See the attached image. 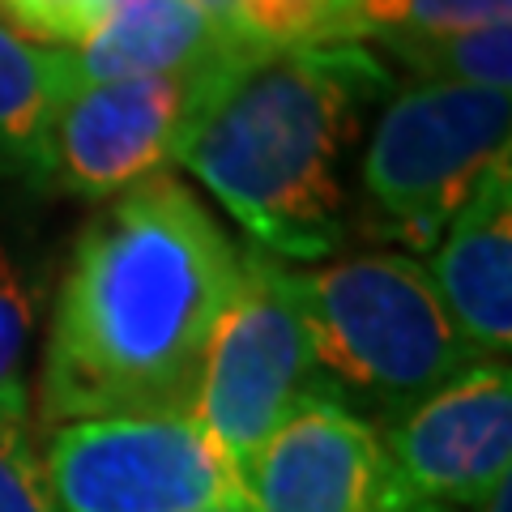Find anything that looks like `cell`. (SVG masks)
<instances>
[{
    "mask_svg": "<svg viewBox=\"0 0 512 512\" xmlns=\"http://www.w3.org/2000/svg\"><path fill=\"white\" fill-rule=\"evenodd\" d=\"M35 333V303H30V286L22 278V265L13 261V252L0 244V393L18 389L26 346Z\"/></svg>",
    "mask_w": 512,
    "mask_h": 512,
    "instance_id": "ac0fdd59",
    "label": "cell"
},
{
    "mask_svg": "<svg viewBox=\"0 0 512 512\" xmlns=\"http://www.w3.org/2000/svg\"><path fill=\"white\" fill-rule=\"evenodd\" d=\"M73 94L69 52L0 26V180L47 184V146L60 103Z\"/></svg>",
    "mask_w": 512,
    "mask_h": 512,
    "instance_id": "7c38bea8",
    "label": "cell"
},
{
    "mask_svg": "<svg viewBox=\"0 0 512 512\" xmlns=\"http://www.w3.org/2000/svg\"><path fill=\"white\" fill-rule=\"evenodd\" d=\"M218 512H252L248 504H239V508H218Z\"/></svg>",
    "mask_w": 512,
    "mask_h": 512,
    "instance_id": "7402d4cb",
    "label": "cell"
},
{
    "mask_svg": "<svg viewBox=\"0 0 512 512\" xmlns=\"http://www.w3.org/2000/svg\"><path fill=\"white\" fill-rule=\"evenodd\" d=\"M0 512H60L30 427L26 384L0 393Z\"/></svg>",
    "mask_w": 512,
    "mask_h": 512,
    "instance_id": "9a60e30c",
    "label": "cell"
},
{
    "mask_svg": "<svg viewBox=\"0 0 512 512\" xmlns=\"http://www.w3.org/2000/svg\"><path fill=\"white\" fill-rule=\"evenodd\" d=\"M192 5H197L218 30H227V35H231V22H235V5H239V0H192Z\"/></svg>",
    "mask_w": 512,
    "mask_h": 512,
    "instance_id": "d6986e66",
    "label": "cell"
},
{
    "mask_svg": "<svg viewBox=\"0 0 512 512\" xmlns=\"http://www.w3.org/2000/svg\"><path fill=\"white\" fill-rule=\"evenodd\" d=\"M384 448L414 500L448 512L478 508L512 474L508 359L470 363L461 376L397 414Z\"/></svg>",
    "mask_w": 512,
    "mask_h": 512,
    "instance_id": "ba28073f",
    "label": "cell"
},
{
    "mask_svg": "<svg viewBox=\"0 0 512 512\" xmlns=\"http://www.w3.org/2000/svg\"><path fill=\"white\" fill-rule=\"evenodd\" d=\"M192 69L82 86L60 103L47 146V184L82 201H111L171 163Z\"/></svg>",
    "mask_w": 512,
    "mask_h": 512,
    "instance_id": "9c48e42d",
    "label": "cell"
},
{
    "mask_svg": "<svg viewBox=\"0 0 512 512\" xmlns=\"http://www.w3.org/2000/svg\"><path fill=\"white\" fill-rule=\"evenodd\" d=\"M252 512H448L397 478L384 436L338 393H316L244 466Z\"/></svg>",
    "mask_w": 512,
    "mask_h": 512,
    "instance_id": "52a82bcc",
    "label": "cell"
},
{
    "mask_svg": "<svg viewBox=\"0 0 512 512\" xmlns=\"http://www.w3.org/2000/svg\"><path fill=\"white\" fill-rule=\"evenodd\" d=\"M235 39L218 30L192 0H141L107 13L103 30L69 52L73 90L124 82V77L188 73L214 60Z\"/></svg>",
    "mask_w": 512,
    "mask_h": 512,
    "instance_id": "8fae6325",
    "label": "cell"
},
{
    "mask_svg": "<svg viewBox=\"0 0 512 512\" xmlns=\"http://www.w3.org/2000/svg\"><path fill=\"white\" fill-rule=\"evenodd\" d=\"M239 248L184 180L158 171L77 235L39 372V423L188 410Z\"/></svg>",
    "mask_w": 512,
    "mask_h": 512,
    "instance_id": "6da1fadb",
    "label": "cell"
},
{
    "mask_svg": "<svg viewBox=\"0 0 512 512\" xmlns=\"http://www.w3.org/2000/svg\"><path fill=\"white\" fill-rule=\"evenodd\" d=\"M111 0H0V26L43 47H82L103 30Z\"/></svg>",
    "mask_w": 512,
    "mask_h": 512,
    "instance_id": "e0dca14e",
    "label": "cell"
},
{
    "mask_svg": "<svg viewBox=\"0 0 512 512\" xmlns=\"http://www.w3.org/2000/svg\"><path fill=\"white\" fill-rule=\"evenodd\" d=\"M474 512H508V483H504V487H495V491H491L487 500L478 504Z\"/></svg>",
    "mask_w": 512,
    "mask_h": 512,
    "instance_id": "ffe728a7",
    "label": "cell"
},
{
    "mask_svg": "<svg viewBox=\"0 0 512 512\" xmlns=\"http://www.w3.org/2000/svg\"><path fill=\"white\" fill-rule=\"evenodd\" d=\"M393 73L359 43H231L192 69L171 163L274 261H320L346 239L342 163Z\"/></svg>",
    "mask_w": 512,
    "mask_h": 512,
    "instance_id": "7a4b0ae2",
    "label": "cell"
},
{
    "mask_svg": "<svg viewBox=\"0 0 512 512\" xmlns=\"http://www.w3.org/2000/svg\"><path fill=\"white\" fill-rule=\"evenodd\" d=\"M431 282L478 359L512 346V163L500 158L474 184L431 248Z\"/></svg>",
    "mask_w": 512,
    "mask_h": 512,
    "instance_id": "30bf717a",
    "label": "cell"
},
{
    "mask_svg": "<svg viewBox=\"0 0 512 512\" xmlns=\"http://www.w3.org/2000/svg\"><path fill=\"white\" fill-rule=\"evenodd\" d=\"M414 82L478 86L512 94V22L448 35H380Z\"/></svg>",
    "mask_w": 512,
    "mask_h": 512,
    "instance_id": "4fadbf2b",
    "label": "cell"
},
{
    "mask_svg": "<svg viewBox=\"0 0 512 512\" xmlns=\"http://www.w3.org/2000/svg\"><path fill=\"white\" fill-rule=\"evenodd\" d=\"M43 470L60 512H218L244 478L192 410L94 414L47 427Z\"/></svg>",
    "mask_w": 512,
    "mask_h": 512,
    "instance_id": "8992f818",
    "label": "cell"
},
{
    "mask_svg": "<svg viewBox=\"0 0 512 512\" xmlns=\"http://www.w3.org/2000/svg\"><path fill=\"white\" fill-rule=\"evenodd\" d=\"M367 39L380 35H448L512 22V0H359Z\"/></svg>",
    "mask_w": 512,
    "mask_h": 512,
    "instance_id": "2e32d148",
    "label": "cell"
},
{
    "mask_svg": "<svg viewBox=\"0 0 512 512\" xmlns=\"http://www.w3.org/2000/svg\"><path fill=\"white\" fill-rule=\"evenodd\" d=\"M512 94L410 82L384 103L363 154V192L384 231L436 248L474 184L508 158Z\"/></svg>",
    "mask_w": 512,
    "mask_h": 512,
    "instance_id": "277c9868",
    "label": "cell"
},
{
    "mask_svg": "<svg viewBox=\"0 0 512 512\" xmlns=\"http://www.w3.org/2000/svg\"><path fill=\"white\" fill-rule=\"evenodd\" d=\"M286 282L308 320L316 367L329 389L359 397L389 419L470 363H483L414 256L363 252L316 269L286 265Z\"/></svg>",
    "mask_w": 512,
    "mask_h": 512,
    "instance_id": "3957f363",
    "label": "cell"
},
{
    "mask_svg": "<svg viewBox=\"0 0 512 512\" xmlns=\"http://www.w3.org/2000/svg\"><path fill=\"white\" fill-rule=\"evenodd\" d=\"M133 5H141V0H111V13H116V9H133Z\"/></svg>",
    "mask_w": 512,
    "mask_h": 512,
    "instance_id": "44dd1931",
    "label": "cell"
},
{
    "mask_svg": "<svg viewBox=\"0 0 512 512\" xmlns=\"http://www.w3.org/2000/svg\"><path fill=\"white\" fill-rule=\"evenodd\" d=\"M235 43L252 47H329L367 39L359 0H239Z\"/></svg>",
    "mask_w": 512,
    "mask_h": 512,
    "instance_id": "5bb4252c",
    "label": "cell"
},
{
    "mask_svg": "<svg viewBox=\"0 0 512 512\" xmlns=\"http://www.w3.org/2000/svg\"><path fill=\"white\" fill-rule=\"evenodd\" d=\"M316 393H333L316 367L312 333L286 282V265L239 248V278L210 333L192 414L244 478L274 427Z\"/></svg>",
    "mask_w": 512,
    "mask_h": 512,
    "instance_id": "5b68a950",
    "label": "cell"
}]
</instances>
